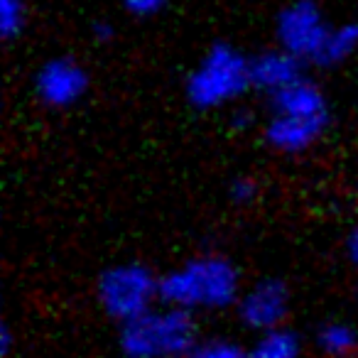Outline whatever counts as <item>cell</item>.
Instances as JSON below:
<instances>
[{
	"label": "cell",
	"instance_id": "15",
	"mask_svg": "<svg viewBox=\"0 0 358 358\" xmlns=\"http://www.w3.org/2000/svg\"><path fill=\"white\" fill-rule=\"evenodd\" d=\"M258 192H260L258 182H255L250 174H241V177H236L234 182L229 185L231 201H234V204H241V206L253 204L255 196H258Z\"/></svg>",
	"mask_w": 358,
	"mask_h": 358
},
{
	"label": "cell",
	"instance_id": "16",
	"mask_svg": "<svg viewBox=\"0 0 358 358\" xmlns=\"http://www.w3.org/2000/svg\"><path fill=\"white\" fill-rule=\"evenodd\" d=\"M123 8L128 10V15L148 20V17L159 15L167 8V0H123Z\"/></svg>",
	"mask_w": 358,
	"mask_h": 358
},
{
	"label": "cell",
	"instance_id": "11",
	"mask_svg": "<svg viewBox=\"0 0 358 358\" xmlns=\"http://www.w3.org/2000/svg\"><path fill=\"white\" fill-rule=\"evenodd\" d=\"M314 346L324 358H351L358 351V331L348 322H327L319 327Z\"/></svg>",
	"mask_w": 358,
	"mask_h": 358
},
{
	"label": "cell",
	"instance_id": "19",
	"mask_svg": "<svg viewBox=\"0 0 358 358\" xmlns=\"http://www.w3.org/2000/svg\"><path fill=\"white\" fill-rule=\"evenodd\" d=\"M346 253H348V258H351L353 263L358 265V226H353V231L348 234V238H346Z\"/></svg>",
	"mask_w": 358,
	"mask_h": 358
},
{
	"label": "cell",
	"instance_id": "9",
	"mask_svg": "<svg viewBox=\"0 0 358 358\" xmlns=\"http://www.w3.org/2000/svg\"><path fill=\"white\" fill-rule=\"evenodd\" d=\"M302 64L294 55L285 52L282 47L275 50H265L260 55L250 57V79H253V89L260 94L275 96L278 91L287 89L289 84L299 81L304 76Z\"/></svg>",
	"mask_w": 358,
	"mask_h": 358
},
{
	"label": "cell",
	"instance_id": "12",
	"mask_svg": "<svg viewBox=\"0 0 358 358\" xmlns=\"http://www.w3.org/2000/svg\"><path fill=\"white\" fill-rule=\"evenodd\" d=\"M358 52V25L353 22H338L331 25L324 47L319 52V66H338L348 62Z\"/></svg>",
	"mask_w": 358,
	"mask_h": 358
},
{
	"label": "cell",
	"instance_id": "10",
	"mask_svg": "<svg viewBox=\"0 0 358 358\" xmlns=\"http://www.w3.org/2000/svg\"><path fill=\"white\" fill-rule=\"evenodd\" d=\"M304 341L294 329L278 327L260 331L245 348V358H302Z\"/></svg>",
	"mask_w": 358,
	"mask_h": 358
},
{
	"label": "cell",
	"instance_id": "3",
	"mask_svg": "<svg viewBox=\"0 0 358 358\" xmlns=\"http://www.w3.org/2000/svg\"><path fill=\"white\" fill-rule=\"evenodd\" d=\"M196 338L194 314L157 302L145 314L120 324L118 346L123 358H179Z\"/></svg>",
	"mask_w": 358,
	"mask_h": 358
},
{
	"label": "cell",
	"instance_id": "13",
	"mask_svg": "<svg viewBox=\"0 0 358 358\" xmlns=\"http://www.w3.org/2000/svg\"><path fill=\"white\" fill-rule=\"evenodd\" d=\"M179 358H245V348L226 336L196 338Z\"/></svg>",
	"mask_w": 358,
	"mask_h": 358
},
{
	"label": "cell",
	"instance_id": "20",
	"mask_svg": "<svg viewBox=\"0 0 358 358\" xmlns=\"http://www.w3.org/2000/svg\"><path fill=\"white\" fill-rule=\"evenodd\" d=\"M234 125H236L238 130L248 128V125H250V113H245L243 108H236V113H234Z\"/></svg>",
	"mask_w": 358,
	"mask_h": 358
},
{
	"label": "cell",
	"instance_id": "8",
	"mask_svg": "<svg viewBox=\"0 0 358 358\" xmlns=\"http://www.w3.org/2000/svg\"><path fill=\"white\" fill-rule=\"evenodd\" d=\"M238 319L248 331L260 334L285 327L289 314V289L282 280L265 278L248 285L236 302Z\"/></svg>",
	"mask_w": 358,
	"mask_h": 358
},
{
	"label": "cell",
	"instance_id": "17",
	"mask_svg": "<svg viewBox=\"0 0 358 358\" xmlns=\"http://www.w3.org/2000/svg\"><path fill=\"white\" fill-rule=\"evenodd\" d=\"M113 25L110 22H106V20H99V22H94V37L99 42H110L113 40Z\"/></svg>",
	"mask_w": 358,
	"mask_h": 358
},
{
	"label": "cell",
	"instance_id": "5",
	"mask_svg": "<svg viewBox=\"0 0 358 358\" xmlns=\"http://www.w3.org/2000/svg\"><path fill=\"white\" fill-rule=\"evenodd\" d=\"M96 297L110 319L125 324L162 302V278L143 263L110 265L101 273Z\"/></svg>",
	"mask_w": 358,
	"mask_h": 358
},
{
	"label": "cell",
	"instance_id": "14",
	"mask_svg": "<svg viewBox=\"0 0 358 358\" xmlns=\"http://www.w3.org/2000/svg\"><path fill=\"white\" fill-rule=\"evenodd\" d=\"M27 22V0H0V35L15 40Z\"/></svg>",
	"mask_w": 358,
	"mask_h": 358
},
{
	"label": "cell",
	"instance_id": "6",
	"mask_svg": "<svg viewBox=\"0 0 358 358\" xmlns=\"http://www.w3.org/2000/svg\"><path fill=\"white\" fill-rule=\"evenodd\" d=\"M331 22L324 17L322 8L314 0H292L278 13L275 20V40L278 47L294 55L299 62L317 64Z\"/></svg>",
	"mask_w": 358,
	"mask_h": 358
},
{
	"label": "cell",
	"instance_id": "7",
	"mask_svg": "<svg viewBox=\"0 0 358 358\" xmlns=\"http://www.w3.org/2000/svg\"><path fill=\"white\" fill-rule=\"evenodd\" d=\"M35 94L47 108L66 110L89 94V71L71 57H52L35 71Z\"/></svg>",
	"mask_w": 358,
	"mask_h": 358
},
{
	"label": "cell",
	"instance_id": "18",
	"mask_svg": "<svg viewBox=\"0 0 358 358\" xmlns=\"http://www.w3.org/2000/svg\"><path fill=\"white\" fill-rule=\"evenodd\" d=\"M13 348V329L10 324H3V329H0V351H3V356H8Z\"/></svg>",
	"mask_w": 358,
	"mask_h": 358
},
{
	"label": "cell",
	"instance_id": "4",
	"mask_svg": "<svg viewBox=\"0 0 358 358\" xmlns=\"http://www.w3.org/2000/svg\"><path fill=\"white\" fill-rule=\"evenodd\" d=\"M248 89H253L250 59L226 42H216L206 50L185 84L187 99L199 110H216L238 103Z\"/></svg>",
	"mask_w": 358,
	"mask_h": 358
},
{
	"label": "cell",
	"instance_id": "1",
	"mask_svg": "<svg viewBox=\"0 0 358 358\" xmlns=\"http://www.w3.org/2000/svg\"><path fill=\"white\" fill-rule=\"evenodd\" d=\"M243 292L238 265L219 253H201L162 275V302L189 314L224 312Z\"/></svg>",
	"mask_w": 358,
	"mask_h": 358
},
{
	"label": "cell",
	"instance_id": "2",
	"mask_svg": "<svg viewBox=\"0 0 358 358\" xmlns=\"http://www.w3.org/2000/svg\"><path fill=\"white\" fill-rule=\"evenodd\" d=\"M265 143L280 155H304L327 135L331 108L314 81L302 76L268 99Z\"/></svg>",
	"mask_w": 358,
	"mask_h": 358
}]
</instances>
